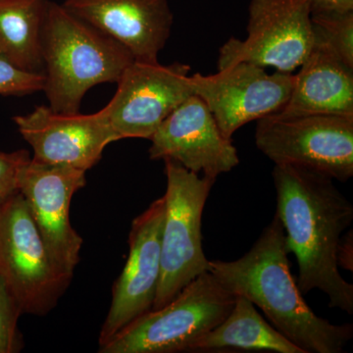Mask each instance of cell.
Segmentation results:
<instances>
[{"label":"cell","mask_w":353,"mask_h":353,"mask_svg":"<svg viewBox=\"0 0 353 353\" xmlns=\"http://www.w3.org/2000/svg\"><path fill=\"white\" fill-rule=\"evenodd\" d=\"M276 215L290 252L299 263L297 287L303 296L320 290L329 306L353 313V285L341 275L336 252L341 236L352 226L353 205L334 179L321 172L292 164H275Z\"/></svg>","instance_id":"1"},{"label":"cell","mask_w":353,"mask_h":353,"mask_svg":"<svg viewBox=\"0 0 353 353\" xmlns=\"http://www.w3.org/2000/svg\"><path fill=\"white\" fill-rule=\"evenodd\" d=\"M282 223L274 216L254 245L233 261L209 260L208 271L223 287L263 311L274 328L305 353H341L353 325H334L313 312L290 272Z\"/></svg>","instance_id":"2"},{"label":"cell","mask_w":353,"mask_h":353,"mask_svg":"<svg viewBox=\"0 0 353 353\" xmlns=\"http://www.w3.org/2000/svg\"><path fill=\"white\" fill-rule=\"evenodd\" d=\"M43 90L55 112L79 113L85 92L117 83L134 61L124 46L50 1L43 32Z\"/></svg>","instance_id":"3"},{"label":"cell","mask_w":353,"mask_h":353,"mask_svg":"<svg viewBox=\"0 0 353 353\" xmlns=\"http://www.w3.org/2000/svg\"><path fill=\"white\" fill-rule=\"evenodd\" d=\"M236 294L204 272L163 307L152 309L99 347L101 353H175L216 328L231 312Z\"/></svg>","instance_id":"4"},{"label":"cell","mask_w":353,"mask_h":353,"mask_svg":"<svg viewBox=\"0 0 353 353\" xmlns=\"http://www.w3.org/2000/svg\"><path fill=\"white\" fill-rule=\"evenodd\" d=\"M166 210L161 240V274L152 309L171 303L183 288L208 272L202 248L201 220L215 179L199 176L165 159Z\"/></svg>","instance_id":"5"},{"label":"cell","mask_w":353,"mask_h":353,"mask_svg":"<svg viewBox=\"0 0 353 353\" xmlns=\"http://www.w3.org/2000/svg\"><path fill=\"white\" fill-rule=\"evenodd\" d=\"M255 143L275 164L306 167L340 182L353 176V115L270 114L257 120Z\"/></svg>","instance_id":"6"},{"label":"cell","mask_w":353,"mask_h":353,"mask_svg":"<svg viewBox=\"0 0 353 353\" xmlns=\"http://www.w3.org/2000/svg\"><path fill=\"white\" fill-rule=\"evenodd\" d=\"M0 276L22 314H48L71 283L51 261L20 192L0 204Z\"/></svg>","instance_id":"7"},{"label":"cell","mask_w":353,"mask_h":353,"mask_svg":"<svg viewBox=\"0 0 353 353\" xmlns=\"http://www.w3.org/2000/svg\"><path fill=\"white\" fill-rule=\"evenodd\" d=\"M248 38H232L220 48L218 70L238 62L294 74L313 43L309 0H252Z\"/></svg>","instance_id":"8"},{"label":"cell","mask_w":353,"mask_h":353,"mask_svg":"<svg viewBox=\"0 0 353 353\" xmlns=\"http://www.w3.org/2000/svg\"><path fill=\"white\" fill-rule=\"evenodd\" d=\"M188 64L134 62L117 82V92L105 106L118 141L152 138L167 117L194 95Z\"/></svg>","instance_id":"9"},{"label":"cell","mask_w":353,"mask_h":353,"mask_svg":"<svg viewBox=\"0 0 353 353\" xmlns=\"http://www.w3.org/2000/svg\"><path fill=\"white\" fill-rule=\"evenodd\" d=\"M85 172L31 158L20 172L18 190L57 270L72 281L83 239L70 222L74 194L85 187Z\"/></svg>","instance_id":"10"},{"label":"cell","mask_w":353,"mask_h":353,"mask_svg":"<svg viewBox=\"0 0 353 353\" xmlns=\"http://www.w3.org/2000/svg\"><path fill=\"white\" fill-rule=\"evenodd\" d=\"M294 81V74H268L250 62L230 65L214 75L190 76L194 94L205 102L223 136L229 139L248 123L282 110Z\"/></svg>","instance_id":"11"},{"label":"cell","mask_w":353,"mask_h":353,"mask_svg":"<svg viewBox=\"0 0 353 353\" xmlns=\"http://www.w3.org/2000/svg\"><path fill=\"white\" fill-rule=\"evenodd\" d=\"M165 210L163 196L132 221L128 241L129 255L113 285L110 308L99 334V347L152 309L161 274Z\"/></svg>","instance_id":"12"},{"label":"cell","mask_w":353,"mask_h":353,"mask_svg":"<svg viewBox=\"0 0 353 353\" xmlns=\"http://www.w3.org/2000/svg\"><path fill=\"white\" fill-rule=\"evenodd\" d=\"M21 136L32 146L34 159L87 172L101 159L109 143L118 141L105 108L99 112H55L38 106L27 115L13 118Z\"/></svg>","instance_id":"13"},{"label":"cell","mask_w":353,"mask_h":353,"mask_svg":"<svg viewBox=\"0 0 353 353\" xmlns=\"http://www.w3.org/2000/svg\"><path fill=\"white\" fill-rule=\"evenodd\" d=\"M150 139V159L174 160L215 180L240 163L233 139L223 136L205 102L196 94L179 105Z\"/></svg>","instance_id":"14"},{"label":"cell","mask_w":353,"mask_h":353,"mask_svg":"<svg viewBox=\"0 0 353 353\" xmlns=\"http://www.w3.org/2000/svg\"><path fill=\"white\" fill-rule=\"evenodd\" d=\"M62 6L124 46L136 61L157 62L171 34L168 0H65Z\"/></svg>","instance_id":"15"},{"label":"cell","mask_w":353,"mask_h":353,"mask_svg":"<svg viewBox=\"0 0 353 353\" xmlns=\"http://www.w3.org/2000/svg\"><path fill=\"white\" fill-rule=\"evenodd\" d=\"M294 75L285 115H353V67L333 50L314 41L312 50Z\"/></svg>","instance_id":"16"},{"label":"cell","mask_w":353,"mask_h":353,"mask_svg":"<svg viewBox=\"0 0 353 353\" xmlns=\"http://www.w3.org/2000/svg\"><path fill=\"white\" fill-rule=\"evenodd\" d=\"M226 350L305 353L265 321L254 304L241 296H236L233 308L224 321L199 336L190 345L189 352Z\"/></svg>","instance_id":"17"},{"label":"cell","mask_w":353,"mask_h":353,"mask_svg":"<svg viewBox=\"0 0 353 353\" xmlns=\"http://www.w3.org/2000/svg\"><path fill=\"white\" fill-rule=\"evenodd\" d=\"M50 0H0V54L18 68L43 73L41 32Z\"/></svg>","instance_id":"18"},{"label":"cell","mask_w":353,"mask_h":353,"mask_svg":"<svg viewBox=\"0 0 353 353\" xmlns=\"http://www.w3.org/2000/svg\"><path fill=\"white\" fill-rule=\"evenodd\" d=\"M314 41L328 46L348 66L353 67V11L311 13Z\"/></svg>","instance_id":"19"},{"label":"cell","mask_w":353,"mask_h":353,"mask_svg":"<svg viewBox=\"0 0 353 353\" xmlns=\"http://www.w3.org/2000/svg\"><path fill=\"white\" fill-rule=\"evenodd\" d=\"M22 315L15 299L0 276V353L19 352L24 345L18 321Z\"/></svg>","instance_id":"20"},{"label":"cell","mask_w":353,"mask_h":353,"mask_svg":"<svg viewBox=\"0 0 353 353\" xmlns=\"http://www.w3.org/2000/svg\"><path fill=\"white\" fill-rule=\"evenodd\" d=\"M46 76L18 68L0 54V95L23 97L43 90Z\"/></svg>","instance_id":"21"},{"label":"cell","mask_w":353,"mask_h":353,"mask_svg":"<svg viewBox=\"0 0 353 353\" xmlns=\"http://www.w3.org/2000/svg\"><path fill=\"white\" fill-rule=\"evenodd\" d=\"M30 159L31 157L27 150L0 152V204L19 192L20 172Z\"/></svg>","instance_id":"22"},{"label":"cell","mask_w":353,"mask_h":353,"mask_svg":"<svg viewBox=\"0 0 353 353\" xmlns=\"http://www.w3.org/2000/svg\"><path fill=\"white\" fill-rule=\"evenodd\" d=\"M336 264L339 268L353 271V231L347 232L341 236L336 252Z\"/></svg>","instance_id":"23"},{"label":"cell","mask_w":353,"mask_h":353,"mask_svg":"<svg viewBox=\"0 0 353 353\" xmlns=\"http://www.w3.org/2000/svg\"><path fill=\"white\" fill-rule=\"evenodd\" d=\"M311 13H347L353 11V0H309Z\"/></svg>","instance_id":"24"}]
</instances>
